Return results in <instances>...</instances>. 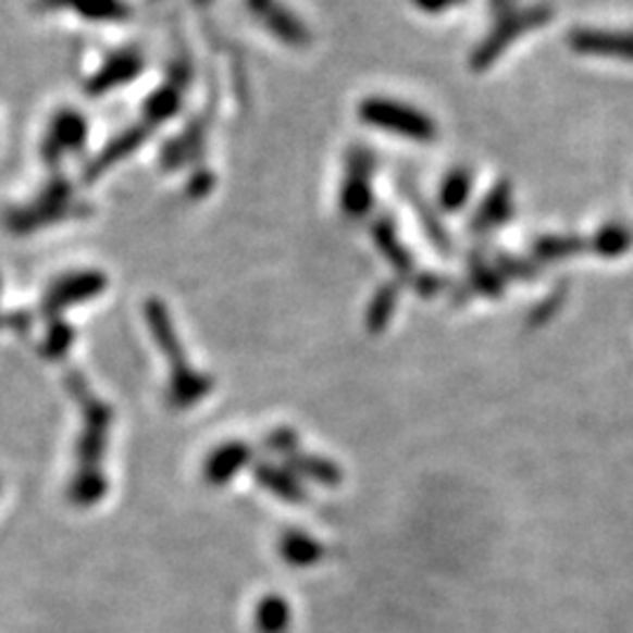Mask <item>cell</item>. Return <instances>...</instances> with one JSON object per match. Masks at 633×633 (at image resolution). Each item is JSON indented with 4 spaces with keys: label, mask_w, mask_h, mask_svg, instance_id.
I'll list each match as a JSON object with an SVG mask.
<instances>
[{
    "label": "cell",
    "mask_w": 633,
    "mask_h": 633,
    "mask_svg": "<svg viewBox=\"0 0 633 633\" xmlns=\"http://www.w3.org/2000/svg\"><path fill=\"white\" fill-rule=\"evenodd\" d=\"M144 314H146L150 336H153L160 352L170 361L167 404L176 411H188L211 395V389H214V378L188 364L184 343L178 340L172 314L162 300L158 298L148 300Z\"/></svg>",
    "instance_id": "cell-1"
},
{
    "label": "cell",
    "mask_w": 633,
    "mask_h": 633,
    "mask_svg": "<svg viewBox=\"0 0 633 633\" xmlns=\"http://www.w3.org/2000/svg\"><path fill=\"white\" fill-rule=\"evenodd\" d=\"M64 387L80 409V434L75 442V462L78 467H101L113 430V406L95 395L80 371L64 373Z\"/></svg>",
    "instance_id": "cell-2"
},
{
    "label": "cell",
    "mask_w": 633,
    "mask_h": 633,
    "mask_svg": "<svg viewBox=\"0 0 633 633\" xmlns=\"http://www.w3.org/2000/svg\"><path fill=\"white\" fill-rule=\"evenodd\" d=\"M359 117H361V123L378 127L383 132L399 134L401 139H409V141L430 144L436 139L434 120L427 113L415 109V105L401 103L397 99L369 97L359 105Z\"/></svg>",
    "instance_id": "cell-3"
},
{
    "label": "cell",
    "mask_w": 633,
    "mask_h": 633,
    "mask_svg": "<svg viewBox=\"0 0 633 633\" xmlns=\"http://www.w3.org/2000/svg\"><path fill=\"white\" fill-rule=\"evenodd\" d=\"M549 20H551V10L545 5L505 14V17L497 22V26L491 32V36L481 42L479 50L472 54V66L476 71L488 69L495 59L509 48L511 40H517L525 32H531V28L545 26Z\"/></svg>",
    "instance_id": "cell-4"
},
{
    "label": "cell",
    "mask_w": 633,
    "mask_h": 633,
    "mask_svg": "<svg viewBox=\"0 0 633 633\" xmlns=\"http://www.w3.org/2000/svg\"><path fill=\"white\" fill-rule=\"evenodd\" d=\"M105 289V275L99 270H78V273H69L50 284L40 300V312L50 320H59L62 312L75 308L87 300L97 298Z\"/></svg>",
    "instance_id": "cell-5"
},
{
    "label": "cell",
    "mask_w": 633,
    "mask_h": 633,
    "mask_svg": "<svg viewBox=\"0 0 633 633\" xmlns=\"http://www.w3.org/2000/svg\"><path fill=\"white\" fill-rule=\"evenodd\" d=\"M340 209L350 219H364L373 209V153L361 146L352 150L345 167Z\"/></svg>",
    "instance_id": "cell-6"
},
{
    "label": "cell",
    "mask_w": 633,
    "mask_h": 633,
    "mask_svg": "<svg viewBox=\"0 0 633 633\" xmlns=\"http://www.w3.org/2000/svg\"><path fill=\"white\" fill-rule=\"evenodd\" d=\"M247 8L256 22H261L270 34L289 48H306L310 42V32L282 0H247Z\"/></svg>",
    "instance_id": "cell-7"
},
{
    "label": "cell",
    "mask_w": 633,
    "mask_h": 633,
    "mask_svg": "<svg viewBox=\"0 0 633 633\" xmlns=\"http://www.w3.org/2000/svg\"><path fill=\"white\" fill-rule=\"evenodd\" d=\"M69 186L62 184V181H54L50 188H45L42 195L38 198V202H32L28 207L20 209V211H12L8 225L12 228V233H26L32 228H38V225H45L50 221H59L69 216Z\"/></svg>",
    "instance_id": "cell-8"
},
{
    "label": "cell",
    "mask_w": 633,
    "mask_h": 633,
    "mask_svg": "<svg viewBox=\"0 0 633 633\" xmlns=\"http://www.w3.org/2000/svg\"><path fill=\"white\" fill-rule=\"evenodd\" d=\"M87 137V120L75 109L59 111L48 129V137L42 141V158L50 164H59L69 153L83 148Z\"/></svg>",
    "instance_id": "cell-9"
},
{
    "label": "cell",
    "mask_w": 633,
    "mask_h": 633,
    "mask_svg": "<svg viewBox=\"0 0 633 633\" xmlns=\"http://www.w3.org/2000/svg\"><path fill=\"white\" fill-rule=\"evenodd\" d=\"M253 450L247 442H223L209 450V456L202 462V479L209 486L221 488L251 464Z\"/></svg>",
    "instance_id": "cell-10"
},
{
    "label": "cell",
    "mask_w": 633,
    "mask_h": 633,
    "mask_svg": "<svg viewBox=\"0 0 633 633\" xmlns=\"http://www.w3.org/2000/svg\"><path fill=\"white\" fill-rule=\"evenodd\" d=\"M568 45L580 54L617 57L633 62V34L603 32V28H578L568 36Z\"/></svg>",
    "instance_id": "cell-11"
},
{
    "label": "cell",
    "mask_w": 633,
    "mask_h": 633,
    "mask_svg": "<svg viewBox=\"0 0 633 633\" xmlns=\"http://www.w3.org/2000/svg\"><path fill=\"white\" fill-rule=\"evenodd\" d=\"M256 484L265 488L270 495L289 505H306L310 500L303 479H298L286 464L275 462H256L253 464Z\"/></svg>",
    "instance_id": "cell-12"
},
{
    "label": "cell",
    "mask_w": 633,
    "mask_h": 633,
    "mask_svg": "<svg viewBox=\"0 0 633 633\" xmlns=\"http://www.w3.org/2000/svg\"><path fill=\"white\" fill-rule=\"evenodd\" d=\"M277 554L282 561L294 570H306L320 566L326 559V547L303 528H286L277 539Z\"/></svg>",
    "instance_id": "cell-13"
},
{
    "label": "cell",
    "mask_w": 633,
    "mask_h": 633,
    "mask_svg": "<svg viewBox=\"0 0 633 633\" xmlns=\"http://www.w3.org/2000/svg\"><path fill=\"white\" fill-rule=\"evenodd\" d=\"M144 69V57L137 50H123L115 52L111 59H105V64L99 69V73L87 85V92L103 95L109 89H115L125 83H132Z\"/></svg>",
    "instance_id": "cell-14"
},
{
    "label": "cell",
    "mask_w": 633,
    "mask_h": 633,
    "mask_svg": "<svg viewBox=\"0 0 633 633\" xmlns=\"http://www.w3.org/2000/svg\"><path fill=\"white\" fill-rule=\"evenodd\" d=\"M109 476L103 474V467H75V472L66 486L69 502L87 509L99 505L109 495Z\"/></svg>",
    "instance_id": "cell-15"
},
{
    "label": "cell",
    "mask_w": 633,
    "mask_h": 633,
    "mask_svg": "<svg viewBox=\"0 0 633 633\" xmlns=\"http://www.w3.org/2000/svg\"><path fill=\"white\" fill-rule=\"evenodd\" d=\"M284 464L298 476V479H308L314 481V484L326 486V488H336L343 484V470L340 464L328 460L324 456H314L306 454V450H296L289 458L284 460Z\"/></svg>",
    "instance_id": "cell-16"
},
{
    "label": "cell",
    "mask_w": 633,
    "mask_h": 633,
    "mask_svg": "<svg viewBox=\"0 0 633 633\" xmlns=\"http://www.w3.org/2000/svg\"><path fill=\"white\" fill-rule=\"evenodd\" d=\"M294 622L291 603L282 594H265L256 600L251 624L256 633H289Z\"/></svg>",
    "instance_id": "cell-17"
},
{
    "label": "cell",
    "mask_w": 633,
    "mask_h": 633,
    "mask_svg": "<svg viewBox=\"0 0 633 633\" xmlns=\"http://www.w3.org/2000/svg\"><path fill=\"white\" fill-rule=\"evenodd\" d=\"M511 209H514V200H511V186L507 181H500L488 195L486 200L479 204V211L472 219V228L476 233H488L497 225H502L509 221Z\"/></svg>",
    "instance_id": "cell-18"
},
{
    "label": "cell",
    "mask_w": 633,
    "mask_h": 633,
    "mask_svg": "<svg viewBox=\"0 0 633 633\" xmlns=\"http://www.w3.org/2000/svg\"><path fill=\"white\" fill-rule=\"evenodd\" d=\"M373 237H375V245L381 247L385 259L395 265L399 277H409L413 273V256L399 243L395 223L387 221V219L378 221L373 228Z\"/></svg>",
    "instance_id": "cell-19"
},
{
    "label": "cell",
    "mask_w": 633,
    "mask_h": 633,
    "mask_svg": "<svg viewBox=\"0 0 633 633\" xmlns=\"http://www.w3.org/2000/svg\"><path fill=\"white\" fill-rule=\"evenodd\" d=\"M472 186H474V178L470 170H462V167L450 170L444 176L442 188H439L442 209H446L448 214H456V211H460L467 204V200H470Z\"/></svg>",
    "instance_id": "cell-20"
},
{
    "label": "cell",
    "mask_w": 633,
    "mask_h": 633,
    "mask_svg": "<svg viewBox=\"0 0 633 633\" xmlns=\"http://www.w3.org/2000/svg\"><path fill=\"white\" fill-rule=\"evenodd\" d=\"M399 303V286L383 284L367 308V328L371 334H383Z\"/></svg>",
    "instance_id": "cell-21"
},
{
    "label": "cell",
    "mask_w": 633,
    "mask_h": 633,
    "mask_svg": "<svg viewBox=\"0 0 633 633\" xmlns=\"http://www.w3.org/2000/svg\"><path fill=\"white\" fill-rule=\"evenodd\" d=\"M633 245V233L626 228L622 223H608L603 225L600 231H596V235L592 237V251L603 256V259H617V256H622L631 249Z\"/></svg>",
    "instance_id": "cell-22"
},
{
    "label": "cell",
    "mask_w": 633,
    "mask_h": 633,
    "mask_svg": "<svg viewBox=\"0 0 633 633\" xmlns=\"http://www.w3.org/2000/svg\"><path fill=\"white\" fill-rule=\"evenodd\" d=\"M73 340L75 331L71 324H66L64 320H50V326L40 340V355L50 361L64 359L73 348Z\"/></svg>",
    "instance_id": "cell-23"
},
{
    "label": "cell",
    "mask_w": 633,
    "mask_h": 633,
    "mask_svg": "<svg viewBox=\"0 0 633 633\" xmlns=\"http://www.w3.org/2000/svg\"><path fill=\"white\" fill-rule=\"evenodd\" d=\"M144 137H146L144 129H132V132L123 134V137H120V139H115L109 148H103V153L95 160L92 167H87V178L99 176L105 167H111V164H115L120 158L129 156L132 150L141 144Z\"/></svg>",
    "instance_id": "cell-24"
},
{
    "label": "cell",
    "mask_w": 633,
    "mask_h": 633,
    "mask_svg": "<svg viewBox=\"0 0 633 633\" xmlns=\"http://www.w3.org/2000/svg\"><path fill=\"white\" fill-rule=\"evenodd\" d=\"M586 247L584 239L572 235H545L533 245V251L539 261H559L566 256L578 253Z\"/></svg>",
    "instance_id": "cell-25"
},
{
    "label": "cell",
    "mask_w": 633,
    "mask_h": 633,
    "mask_svg": "<svg viewBox=\"0 0 633 633\" xmlns=\"http://www.w3.org/2000/svg\"><path fill=\"white\" fill-rule=\"evenodd\" d=\"M66 5L73 8L78 14H83L85 20H95V22L123 20L127 14L125 3H120V0H69Z\"/></svg>",
    "instance_id": "cell-26"
},
{
    "label": "cell",
    "mask_w": 633,
    "mask_h": 633,
    "mask_svg": "<svg viewBox=\"0 0 633 633\" xmlns=\"http://www.w3.org/2000/svg\"><path fill=\"white\" fill-rule=\"evenodd\" d=\"M181 105V92H178V85H167V87H160L158 92L148 99L146 103V115L148 120H153V123H162V120H170Z\"/></svg>",
    "instance_id": "cell-27"
},
{
    "label": "cell",
    "mask_w": 633,
    "mask_h": 633,
    "mask_svg": "<svg viewBox=\"0 0 633 633\" xmlns=\"http://www.w3.org/2000/svg\"><path fill=\"white\" fill-rule=\"evenodd\" d=\"M263 448L270 456L286 460L291 454H296V450H300V434L286 425L275 427L263 436Z\"/></svg>",
    "instance_id": "cell-28"
},
{
    "label": "cell",
    "mask_w": 633,
    "mask_h": 633,
    "mask_svg": "<svg viewBox=\"0 0 633 633\" xmlns=\"http://www.w3.org/2000/svg\"><path fill=\"white\" fill-rule=\"evenodd\" d=\"M472 284L479 294L484 296H500L505 291V280L497 268H491L486 263H476L472 268Z\"/></svg>",
    "instance_id": "cell-29"
},
{
    "label": "cell",
    "mask_w": 633,
    "mask_h": 633,
    "mask_svg": "<svg viewBox=\"0 0 633 633\" xmlns=\"http://www.w3.org/2000/svg\"><path fill=\"white\" fill-rule=\"evenodd\" d=\"M505 275H511V277H533V268L531 265H525V263H519L517 259H511V256H502L500 259V268H497Z\"/></svg>",
    "instance_id": "cell-30"
},
{
    "label": "cell",
    "mask_w": 633,
    "mask_h": 633,
    "mask_svg": "<svg viewBox=\"0 0 633 633\" xmlns=\"http://www.w3.org/2000/svg\"><path fill=\"white\" fill-rule=\"evenodd\" d=\"M442 286H444V284H442V280L436 277V275H420V277L415 280V289H418V294H420V296H425V298H427V296L432 298L434 294H439V291H442Z\"/></svg>",
    "instance_id": "cell-31"
},
{
    "label": "cell",
    "mask_w": 633,
    "mask_h": 633,
    "mask_svg": "<svg viewBox=\"0 0 633 633\" xmlns=\"http://www.w3.org/2000/svg\"><path fill=\"white\" fill-rule=\"evenodd\" d=\"M413 3L422 10V12H430V14H439L448 8H454L458 3H462V0H413Z\"/></svg>",
    "instance_id": "cell-32"
},
{
    "label": "cell",
    "mask_w": 633,
    "mask_h": 633,
    "mask_svg": "<svg viewBox=\"0 0 633 633\" xmlns=\"http://www.w3.org/2000/svg\"><path fill=\"white\" fill-rule=\"evenodd\" d=\"M52 3H59V5H66L69 0H52Z\"/></svg>",
    "instance_id": "cell-33"
},
{
    "label": "cell",
    "mask_w": 633,
    "mask_h": 633,
    "mask_svg": "<svg viewBox=\"0 0 633 633\" xmlns=\"http://www.w3.org/2000/svg\"><path fill=\"white\" fill-rule=\"evenodd\" d=\"M0 488H3V484H0Z\"/></svg>",
    "instance_id": "cell-34"
}]
</instances>
